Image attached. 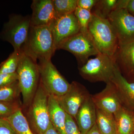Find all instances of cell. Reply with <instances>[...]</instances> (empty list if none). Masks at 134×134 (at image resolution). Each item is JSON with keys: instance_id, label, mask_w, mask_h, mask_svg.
<instances>
[{"instance_id": "21", "label": "cell", "mask_w": 134, "mask_h": 134, "mask_svg": "<svg viewBox=\"0 0 134 134\" xmlns=\"http://www.w3.org/2000/svg\"><path fill=\"white\" fill-rule=\"evenodd\" d=\"M7 119L16 134H35L32 131L29 121L21 108Z\"/></svg>"}, {"instance_id": "26", "label": "cell", "mask_w": 134, "mask_h": 134, "mask_svg": "<svg viewBox=\"0 0 134 134\" xmlns=\"http://www.w3.org/2000/svg\"><path fill=\"white\" fill-rule=\"evenodd\" d=\"M18 103L0 101V118H7L20 108Z\"/></svg>"}, {"instance_id": "24", "label": "cell", "mask_w": 134, "mask_h": 134, "mask_svg": "<svg viewBox=\"0 0 134 134\" xmlns=\"http://www.w3.org/2000/svg\"><path fill=\"white\" fill-rule=\"evenodd\" d=\"M20 52L14 51L0 65V73L12 74L16 72L21 56Z\"/></svg>"}, {"instance_id": "29", "label": "cell", "mask_w": 134, "mask_h": 134, "mask_svg": "<svg viewBox=\"0 0 134 134\" xmlns=\"http://www.w3.org/2000/svg\"><path fill=\"white\" fill-rule=\"evenodd\" d=\"M0 134H16L7 118H0Z\"/></svg>"}, {"instance_id": "3", "label": "cell", "mask_w": 134, "mask_h": 134, "mask_svg": "<svg viewBox=\"0 0 134 134\" xmlns=\"http://www.w3.org/2000/svg\"><path fill=\"white\" fill-rule=\"evenodd\" d=\"M88 26L90 36L99 52L114 58L119 42L108 20L92 13Z\"/></svg>"}, {"instance_id": "28", "label": "cell", "mask_w": 134, "mask_h": 134, "mask_svg": "<svg viewBox=\"0 0 134 134\" xmlns=\"http://www.w3.org/2000/svg\"><path fill=\"white\" fill-rule=\"evenodd\" d=\"M18 81L16 72L12 74L0 73V87L11 84Z\"/></svg>"}, {"instance_id": "9", "label": "cell", "mask_w": 134, "mask_h": 134, "mask_svg": "<svg viewBox=\"0 0 134 134\" xmlns=\"http://www.w3.org/2000/svg\"><path fill=\"white\" fill-rule=\"evenodd\" d=\"M107 19L116 34L119 44L134 39V16L126 8L114 10L108 16Z\"/></svg>"}, {"instance_id": "10", "label": "cell", "mask_w": 134, "mask_h": 134, "mask_svg": "<svg viewBox=\"0 0 134 134\" xmlns=\"http://www.w3.org/2000/svg\"><path fill=\"white\" fill-rule=\"evenodd\" d=\"M91 95L83 85L74 81L70 84L69 90L65 94L55 97L63 109L75 120L79 108Z\"/></svg>"}, {"instance_id": "12", "label": "cell", "mask_w": 134, "mask_h": 134, "mask_svg": "<svg viewBox=\"0 0 134 134\" xmlns=\"http://www.w3.org/2000/svg\"><path fill=\"white\" fill-rule=\"evenodd\" d=\"M116 89L123 107L134 112V82L129 81L121 73L117 65L111 81Z\"/></svg>"}, {"instance_id": "17", "label": "cell", "mask_w": 134, "mask_h": 134, "mask_svg": "<svg viewBox=\"0 0 134 134\" xmlns=\"http://www.w3.org/2000/svg\"><path fill=\"white\" fill-rule=\"evenodd\" d=\"M48 112L50 122L60 134H66L65 124L66 113L60 106L55 96L49 94Z\"/></svg>"}, {"instance_id": "14", "label": "cell", "mask_w": 134, "mask_h": 134, "mask_svg": "<svg viewBox=\"0 0 134 134\" xmlns=\"http://www.w3.org/2000/svg\"><path fill=\"white\" fill-rule=\"evenodd\" d=\"M31 26H50L56 19L53 0H34Z\"/></svg>"}, {"instance_id": "31", "label": "cell", "mask_w": 134, "mask_h": 134, "mask_svg": "<svg viewBox=\"0 0 134 134\" xmlns=\"http://www.w3.org/2000/svg\"><path fill=\"white\" fill-rule=\"evenodd\" d=\"M126 8L129 13L134 16V0H128Z\"/></svg>"}, {"instance_id": "34", "label": "cell", "mask_w": 134, "mask_h": 134, "mask_svg": "<svg viewBox=\"0 0 134 134\" xmlns=\"http://www.w3.org/2000/svg\"><path fill=\"white\" fill-rule=\"evenodd\" d=\"M132 78H133V81H132L134 82V76H133V77H132Z\"/></svg>"}, {"instance_id": "5", "label": "cell", "mask_w": 134, "mask_h": 134, "mask_svg": "<svg viewBox=\"0 0 134 134\" xmlns=\"http://www.w3.org/2000/svg\"><path fill=\"white\" fill-rule=\"evenodd\" d=\"M116 65L114 58L99 53L79 67V74L83 79L92 82H104L107 83L113 78Z\"/></svg>"}, {"instance_id": "2", "label": "cell", "mask_w": 134, "mask_h": 134, "mask_svg": "<svg viewBox=\"0 0 134 134\" xmlns=\"http://www.w3.org/2000/svg\"><path fill=\"white\" fill-rule=\"evenodd\" d=\"M16 72L18 84L25 107L30 105L40 81L37 61L21 51V56Z\"/></svg>"}, {"instance_id": "4", "label": "cell", "mask_w": 134, "mask_h": 134, "mask_svg": "<svg viewBox=\"0 0 134 134\" xmlns=\"http://www.w3.org/2000/svg\"><path fill=\"white\" fill-rule=\"evenodd\" d=\"M31 27V16L11 14L0 32V40L8 42L14 51L20 52Z\"/></svg>"}, {"instance_id": "36", "label": "cell", "mask_w": 134, "mask_h": 134, "mask_svg": "<svg viewBox=\"0 0 134 134\" xmlns=\"http://www.w3.org/2000/svg\"><path fill=\"white\" fill-rule=\"evenodd\" d=\"M132 134H134V132H133V133H132Z\"/></svg>"}, {"instance_id": "20", "label": "cell", "mask_w": 134, "mask_h": 134, "mask_svg": "<svg viewBox=\"0 0 134 134\" xmlns=\"http://www.w3.org/2000/svg\"><path fill=\"white\" fill-rule=\"evenodd\" d=\"M96 124L102 134H118L114 115L96 108Z\"/></svg>"}, {"instance_id": "22", "label": "cell", "mask_w": 134, "mask_h": 134, "mask_svg": "<svg viewBox=\"0 0 134 134\" xmlns=\"http://www.w3.org/2000/svg\"><path fill=\"white\" fill-rule=\"evenodd\" d=\"M56 18L74 13L77 7V0H53Z\"/></svg>"}, {"instance_id": "30", "label": "cell", "mask_w": 134, "mask_h": 134, "mask_svg": "<svg viewBox=\"0 0 134 134\" xmlns=\"http://www.w3.org/2000/svg\"><path fill=\"white\" fill-rule=\"evenodd\" d=\"M98 0H77V7L92 11Z\"/></svg>"}, {"instance_id": "19", "label": "cell", "mask_w": 134, "mask_h": 134, "mask_svg": "<svg viewBox=\"0 0 134 134\" xmlns=\"http://www.w3.org/2000/svg\"><path fill=\"white\" fill-rule=\"evenodd\" d=\"M127 2L128 0H98L91 12L100 17L107 19L114 10L126 8Z\"/></svg>"}, {"instance_id": "7", "label": "cell", "mask_w": 134, "mask_h": 134, "mask_svg": "<svg viewBox=\"0 0 134 134\" xmlns=\"http://www.w3.org/2000/svg\"><path fill=\"white\" fill-rule=\"evenodd\" d=\"M38 65L40 81L50 95L60 97L69 90L70 84L58 71L51 59L40 60Z\"/></svg>"}, {"instance_id": "37", "label": "cell", "mask_w": 134, "mask_h": 134, "mask_svg": "<svg viewBox=\"0 0 134 134\" xmlns=\"http://www.w3.org/2000/svg\"></svg>"}, {"instance_id": "32", "label": "cell", "mask_w": 134, "mask_h": 134, "mask_svg": "<svg viewBox=\"0 0 134 134\" xmlns=\"http://www.w3.org/2000/svg\"><path fill=\"white\" fill-rule=\"evenodd\" d=\"M44 134H60L54 128L52 123L50 124L48 129Z\"/></svg>"}, {"instance_id": "23", "label": "cell", "mask_w": 134, "mask_h": 134, "mask_svg": "<svg viewBox=\"0 0 134 134\" xmlns=\"http://www.w3.org/2000/svg\"><path fill=\"white\" fill-rule=\"evenodd\" d=\"M21 93L18 81L9 85L0 87V101L16 102Z\"/></svg>"}, {"instance_id": "15", "label": "cell", "mask_w": 134, "mask_h": 134, "mask_svg": "<svg viewBox=\"0 0 134 134\" xmlns=\"http://www.w3.org/2000/svg\"><path fill=\"white\" fill-rule=\"evenodd\" d=\"M114 59L121 73L133 77L134 76V39L119 44Z\"/></svg>"}, {"instance_id": "18", "label": "cell", "mask_w": 134, "mask_h": 134, "mask_svg": "<svg viewBox=\"0 0 134 134\" xmlns=\"http://www.w3.org/2000/svg\"><path fill=\"white\" fill-rule=\"evenodd\" d=\"M133 113L122 106L114 114L118 134H132L133 133Z\"/></svg>"}, {"instance_id": "35", "label": "cell", "mask_w": 134, "mask_h": 134, "mask_svg": "<svg viewBox=\"0 0 134 134\" xmlns=\"http://www.w3.org/2000/svg\"><path fill=\"white\" fill-rule=\"evenodd\" d=\"M133 120L134 122V112H133Z\"/></svg>"}, {"instance_id": "8", "label": "cell", "mask_w": 134, "mask_h": 134, "mask_svg": "<svg viewBox=\"0 0 134 134\" xmlns=\"http://www.w3.org/2000/svg\"><path fill=\"white\" fill-rule=\"evenodd\" d=\"M59 49L66 50L74 54L80 66L84 65L90 56H96L100 53L90 35L80 31L63 42L58 47Z\"/></svg>"}, {"instance_id": "6", "label": "cell", "mask_w": 134, "mask_h": 134, "mask_svg": "<svg viewBox=\"0 0 134 134\" xmlns=\"http://www.w3.org/2000/svg\"><path fill=\"white\" fill-rule=\"evenodd\" d=\"M49 94L41 82L39 84L35 96L30 106L28 118L35 134H44L51 122L48 112Z\"/></svg>"}, {"instance_id": "33", "label": "cell", "mask_w": 134, "mask_h": 134, "mask_svg": "<svg viewBox=\"0 0 134 134\" xmlns=\"http://www.w3.org/2000/svg\"><path fill=\"white\" fill-rule=\"evenodd\" d=\"M86 134H102L99 131L96 123Z\"/></svg>"}, {"instance_id": "16", "label": "cell", "mask_w": 134, "mask_h": 134, "mask_svg": "<svg viewBox=\"0 0 134 134\" xmlns=\"http://www.w3.org/2000/svg\"><path fill=\"white\" fill-rule=\"evenodd\" d=\"M97 111L91 95L81 106L77 114L75 121L82 134H86L96 124Z\"/></svg>"}, {"instance_id": "27", "label": "cell", "mask_w": 134, "mask_h": 134, "mask_svg": "<svg viewBox=\"0 0 134 134\" xmlns=\"http://www.w3.org/2000/svg\"><path fill=\"white\" fill-rule=\"evenodd\" d=\"M65 131L66 134H82L74 119L67 113Z\"/></svg>"}, {"instance_id": "1", "label": "cell", "mask_w": 134, "mask_h": 134, "mask_svg": "<svg viewBox=\"0 0 134 134\" xmlns=\"http://www.w3.org/2000/svg\"><path fill=\"white\" fill-rule=\"evenodd\" d=\"M21 51L37 61L51 59L56 50L50 26H31Z\"/></svg>"}, {"instance_id": "11", "label": "cell", "mask_w": 134, "mask_h": 134, "mask_svg": "<svg viewBox=\"0 0 134 134\" xmlns=\"http://www.w3.org/2000/svg\"><path fill=\"white\" fill-rule=\"evenodd\" d=\"M55 50L66 40L80 32V27L74 13L55 19L50 25Z\"/></svg>"}, {"instance_id": "25", "label": "cell", "mask_w": 134, "mask_h": 134, "mask_svg": "<svg viewBox=\"0 0 134 134\" xmlns=\"http://www.w3.org/2000/svg\"><path fill=\"white\" fill-rule=\"evenodd\" d=\"M80 27V31L84 34L90 35L89 24L92 16L91 11L77 7L74 12Z\"/></svg>"}, {"instance_id": "13", "label": "cell", "mask_w": 134, "mask_h": 134, "mask_svg": "<svg viewBox=\"0 0 134 134\" xmlns=\"http://www.w3.org/2000/svg\"><path fill=\"white\" fill-rule=\"evenodd\" d=\"M91 98L96 108L114 114L122 106L114 85L111 82L106 83L103 91Z\"/></svg>"}]
</instances>
